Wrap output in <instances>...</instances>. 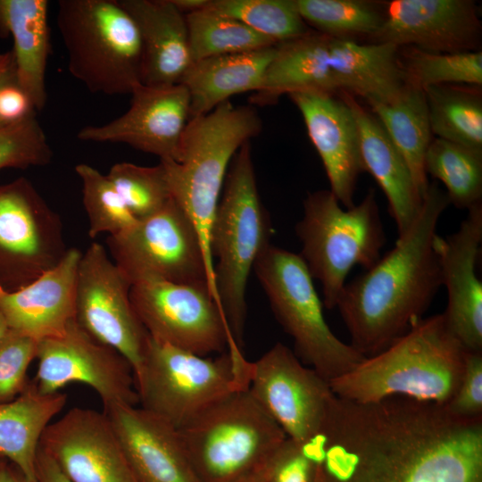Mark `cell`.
Instances as JSON below:
<instances>
[{
  "label": "cell",
  "mask_w": 482,
  "mask_h": 482,
  "mask_svg": "<svg viewBox=\"0 0 482 482\" xmlns=\"http://www.w3.org/2000/svg\"><path fill=\"white\" fill-rule=\"evenodd\" d=\"M306 24L330 37L367 41L383 20L382 3L366 0H295Z\"/></svg>",
  "instance_id": "35"
},
{
  "label": "cell",
  "mask_w": 482,
  "mask_h": 482,
  "mask_svg": "<svg viewBox=\"0 0 482 482\" xmlns=\"http://www.w3.org/2000/svg\"><path fill=\"white\" fill-rule=\"evenodd\" d=\"M135 21L142 43L141 83L179 84L193 63L186 16L171 0H118Z\"/></svg>",
  "instance_id": "24"
},
{
  "label": "cell",
  "mask_w": 482,
  "mask_h": 482,
  "mask_svg": "<svg viewBox=\"0 0 482 482\" xmlns=\"http://www.w3.org/2000/svg\"><path fill=\"white\" fill-rule=\"evenodd\" d=\"M449 204L445 191L429 184L419 216L395 247L345 285L337 308L350 345L363 356L380 353L406 334L442 286L434 239Z\"/></svg>",
  "instance_id": "2"
},
{
  "label": "cell",
  "mask_w": 482,
  "mask_h": 482,
  "mask_svg": "<svg viewBox=\"0 0 482 482\" xmlns=\"http://www.w3.org/2000/svg\"><path fill=\"white\" fill-rule=\"evenodd\" d=\"M36 108L17 79L0 87V129L36 115Z\"/></svg>",
  "instance_id": "44"
},
{
  "label": "cell",
  "mask_w": 482,
  "mask_h": 482,
  "mask_svg": "<svg viewBox=\"0 0 482 482\" xmlns=\"http://www.w3.org/2000/svg\"><path fill=\"white\" fill-rule=\"evenodd\" d=\"M130 95V105L124 114L103 125L82 128L78 138L122 143L160 160L174 159L190 120L187 88L182 84L151 87L140 83Z\"/></svg>",
  "instance_id": "19"
},
{
  "label": "cell",
  "mask_w": 482,
  "mask_h": 482,
  "mask_svg": "<svg viewBox=\"0 0 482 482\" xmlns=\"http://www.w3.org/2000/svg\"><path fill=\"white\" fill-rule=\"evenodd\" d=\"M271 311L295 345V354L328 382L357 367L366 357L330 329L320 300L300 254L267 245L253 269Z\"/></svg>",
  "instance_id": "10"
},
{
  "label": "cell",
  "mask_w": 482,
  "mask_h": 482,
  "mask_svg": "<svg viewBox=\"0 0 482 482\" xmlns=\"http://www.w3.org/2000/svg\"><path fill=\"white\" fill-rule=\"evenodd\" d=\"M104 410L138 482H199L178 428L139 405Z\"/></svg>",
  "instance_id": "22"
},
{
  "label": "cell",
  "mask_w": 482,
  "mask_h": 482,
  "mask_svg": "<svg viewBox=\"0 0 482 482\" xmlns=\"http://www.w3.org/2000/svg\"><path fill=\"white\" fill-rule=\"evenodd\" d=\"M370 108L405 160L424 199L429 187L424 160L433 139L424 90L406 84L394 101Z\"/></svg>",
  "instance_id": "31"
},
{
  "label": "cell",
  "mask_w": 482,
  "mask_h": 482,
  "mask_svg": "<svg viewBox=\"0 0 482 482\" xmlns=\"http://www.w3.org/2000/svg\"><path fill=\"white\" fill-rule=\"evenodd\" d=\"M46 0H0V35L13 39L18 84L37 111L46 104V71L50 54Z\"/></svg>",
  "instance_id": "28"
},
{
  "label": "cell",
  "mask_w": 482,
  "mask_h": 482,
  "mask_svg": "<svg viewBox=\"0 0 482 482\" xmlns=\"http://www.w3.org/2000/svg\"><path fill=\"white\" fill-rule=\"evenodd\" d=\"M16 70L12 52L11 58L0 68V87L13 79H16ZM2 129V128H1Z\"/></svg>",
  "instance_id": "48"
},
{
  "label": "cell",
  "mask_w": 482,
  "mask_h": 482,
  "mask_svg": "<svg viewBox=\"0 0 482 482\" xmlns=\"http://www.w3.org/2000/svg\"><path fill=\"white\" fill-rule=\"evenodd\" d=\"M252 106L227 101L188 120L174 159L160 160L171 197L194 224L204 250L208 284L219 303L210 235L229 165L242 145L260 133Z\"/></svg>",
  "instance_id": "4"
},
{
  "label": "cell",
  "mask_w": 482,
  "mask_h": 482,
  "mask_svg": "<svg viewBox=\"0 0 482 482\" xmlns=\"http://www.w3.org/2000/svg\"><path fill=\"white\" fill-rule=\"evenodd\" d=\"M69 248L62 223L33 184H0V287L17 290L57 265Z\"/></svg>",
  "instance_id": "12"
},
{
  "label": "cell",
  "mask_w": 482,
  "mask_h": 482,
  "mask_svg": "<svg viewBox=\"0 0 482 482\" xmlns=\"http://www.w3.org/2000/svg\"><path fill=\"white\" fill-rule=\"evenodd\" d=\"M66 403V394H42L29 380L15 399L0 403V458L37 481L36 461L42 435Z\"/></svg>",
  "instance_id": "30"
},
{
  "label": "cell",
  "mask_w": 482,
  "mask_h": 482,
  "mask_svg": "<svg viewBox=\"0 0 482 482\" xmlns=\"http://www.w3.org/2000/svg\"><path fill=\"white\" fill-rule=\"evenodd\" d=\"M12 51L0 54V68L11 58Z\"/></svg>",
  "instance_id": "51"
},
{
  "label": "cell",
  "mask_w": 482,
  "mask_h": 482,
  "mask_svg": "<svg viewBox=\"0 0 482 482\" xmlns=\"http://www.w3.org/2000/svg\"><path fill=\"white\" fill-rule=\"evenodd\" d=\"M399 62L406 84L421 89L446 84L482 86L480 50L441 54L401 46Z\"/></svg>",
  "instance_id": "36"
},
{
  "label": "cell",
  "mask_w": 482,
  "mask_h": 482,
  "mask_svg": "<svg viewBox=\"0 0 482 482\" xmlns=\"http://www.w3.org/2000/svg\"><path fill=\"white\" fill-rule=\"evenodd\" d=\"M467 352L439 313L329 385L337 396L358 403L402 396L445 406L460 385Z\"/></svg>",
  "instance_id": "3"
},
{
  "label": "cell",
  "mask_w": 482,
  "mask_h": 482,
  "mask_svg": "<svg viewBox=\"0 0 482 482\" xmlns=\"http://www.w3.org/2000/svg\"><path fill=\"white\" fill-rule=\"evenodd\" d=\"M288 96L300 111L320 157L329 190L343 207L353 206L358 178L364 170L358 126L351 108L338 95L298 92Z\"/></svg>",
  "instance_id": "21"
},
{
  "label": "cell",
  "mask_w": 482,
  "mask_h": 482,
  "mask_svg": "<svg viewBox=\"0 0 482 482\" xmlns=\"http://www.w3.org/2000/svg\"><path fill=\"white\" fill-rule=\"evenodd\" d=\"M338 96L354 115L363 170L374 178L386 197L400 237L416 220L423 203L411 172L374 114L354 96L345 92H340Z\"/></svg>",
  "instance_id": "25"
},
{
  "label": "cell",
  "mask_w": 482,
  "mask_h": 482,
  "mask_svg": "<svg viewBox=\"0 0 482 482\" xmlns=\"http://www.w3.org/2000/svg\"><path fill=\"white\" fill-rule=\"evenodd\" d=\"M106 176L138 220L158 212L172 198L161 162L152 167L118 162Z\"/></svg>",
  "instance_id": "39"
},
{
  "label": "cell",
  "mask_w": 482,
  "mask_h": 482,
  "mask_svg": "<svg viewBox=\"0 0 482 482\" xmlns=\"http://www.w3.org/2000/svg\"><path fill=\"white\" fill-rule=\"evenodd\" d=\"M331 69L340 92L358 96L371 107L394 101L406 86L399 46L359 43L329 37Z\"/></svg>",
  "instance_id": "27"
},
{
  "label": "cell",
  "mask_w": 482,
  "mask_h": 482,
  "mask_svg": "<svg viewBox=\"0 0 482 482\" xmlns=\"http://www.w3.org/2000/svg\"><path fill=\"white\" fill-rule=\"evenodd\" d=\"M52 158L53 151L36 115L0 129V170L45 166Z\"/></svg>",
  "instance_id": "40"
},
{
  "label": "cell",
  "mask_w": 482,
  "mask_h": 482,
  "mask_svg": "<svg viewBox=\"0 0 482 482\" xmlns=\"http://www.w3.org/2000/svg\"><path fill=\"white\" fill-rule=\"evenodd\" d=\"M9 328L7 326V323L0 312V340L8 333Z\"/></svg>",
  "instance_id": "49"
},
{
  "label": "cell",
  "mask_w": 482,
  "mask_h": 482,
  "mask_svg": "<svg viewBox=\"0 0 482 482\" xmlns=\"http://www.w3.org/2000/svg\"><path fill=\"white\" fill-rule=\"evenodd\" d=\"M240 482H264L263 470L261 473Z\"/></svg>",
  "instance_id": "50"
},
{
  "label": "cell",
  "mask_w": 482,
  "mask_h": 482,
  "mask_svg": "<svg viewBox=\"0 0 482 482\" xmlns=\"http://www.w3.org/2000/svg\"><path fill=\"white\" fill-rule=\"evenodd\" d=\"M37 370L33 381L42 394H54L71 383L90 386L104 407L138 405L130 363L119 352L103 345L75 320L63 335L37 342Z\"/></svg>",
  "instance_id": "16"
},
{
  "label": "cell",
  "mask_w": 482,
  "mask_h": 482,
  "mask_svg": "<svg viewBox=\"0 0 482 482\" xmlns=\"http://www.w3.org/2000/svg\"><path fill=\"white\" fill-rule=\"evenodd\" d=\"M249 389L286 436L299 444L320 434L335 395L327 379L281 343L251 362Z\"/></svg>",
  "instance_id": "15"
},
{
  "label": "cell",
  "mask_w": 482,
  "mask_h": 482,
  "mask_svg": "<svg viewBox=\"0 0 482 482\" xmlns=\"http://www.w3.org/2000/svg\"><path fill=\"white\" fill-rule=\"evenodd\" d=\"M210 235L220 306L241 349L247 314L245 291L253 265L269 245L271 225L258 193L251 145L236 153L227 173Z\"/></svg>",
  "instance_id": "5"
},
{
  "label": "cell",
  "mask_w": 482,
  "mask_h": 482,
  "mask_svg": "<svg viewBox=\"0 0 482 482\" xmlns=\"http://www.w3.org/2000/svg\"><path fill=\"white\" fill-rule=\"evenodd\" d=\"M81 254L69 248L57 265L26 286L14 291L0 287V312L10 330L37 342L63 335L75 320Z\"/></svg>",
  "instance_id": "23"
},
{
  "label": "cell",
  "mask_w": 482,
  "mask_h": 482,
  "mask_svg": "<svg viewBox=\"0 0 482 482\" xmlns=\"http://www.w3.org/2000/svg\"><path fill=\"white\" fill-rule=\"evenodd\" d=\"M320 453L315 443L286 438L263 470L264 482H313Z\"/></svg>",
  "instance_id": "42"
},
{
  "label": "cell",
  "mask_w": 482,
  "mask_h": 482,
  "mask_svg": "<svg viewBox=\"0 0 482 482\" xmlns=\"http://www.w3.org/2000/svg\"><path fill=\"white\" fill-rule=\"evenodd\" d=\"M276 46L193 62L179 82L189 95L190 119L210 112L235 95L255 92Z\"/></svg>",
  "instance_id": "29"
},
{
  "label": "cell",
  "mask_w": 482,
  "mask_h": 482,
  "mask_svg": "<svg viewBox=\"0 0 482 482\" xmlns=\"http://www.w3.org/2000/svg\"><path fill=\"white\" fill-rule=\"evenodd\" d=\"M251 362L235 343L209 358L162 343L148 335L134 375L138 405L176 428L229 395L249 386Z\"/></svg>",
  "instance_id": "7"
},
{
  "label": "cell",
  "mask_w": 482,
  "mask_h": 482,
  "mask_svg": "<svg viewBox=\"0 0 482 482\" xmlns=\"http://www.w3.org/2000/svg\"><path fill=\"white\" fill-rule=\"evenodd\" d=\"M303 206L295 225L300 256L312 278L321 284L323 305L333 309L352 269L360 265L369 270L381 257L386 238L375 191L345 208L329 189L317 190L308 194Z\"/></svg>",
  "instance_id": "8"
},
{
  "label": "cell",
  "mask_w": 482,
  "mask_h": 482,
  "mask_svg": "<svg viewBox=\"0 0 482 482\" xmlns=\"http://www.w3.org/2000/svg\"><path fill=\"white\" fill-rule=\"evenodd\" d=\"M185 15L204 9L209 0H171Z\"/></svg>",
  "instance_id": "47"
},
{
  "label": "cell",
  "mask_w": 482,
  "mask_h": 482,
  "mask_svg": "<svg viewBox=\"0 0 482 482\" xmlns=\"http://www.w3.org/2000/svg\"><path fill=\"white\" fill-rule=\"evenodd\" d=\"M329 37L309 31L276 46L260 87L250 102L255 105L276 104L284 94L317 92L339 94L329 59Z\"/></svg>",
  "instance_id": "26"
},
{
  "label": "cell",
  "mask_w": 482,
  "mask_h": 482,
  "mask_svg": "<svg viewBox=\"0 0 482 482\" xmlns=\"http://www.w3.org/2000/svg\"><path fill=\"white\" fill-rule=\"evenodd\" d=\"M75 171L82 185V201L91 238L102 233L118 235L138 221L106 175L86 163L78 164Z\"/></svg>",
  "instance_id": "38"
},
{
  "label": "cell",
  "mask_w": 482,
  "mask_h": 482,
  "mask_svg": "<svg viewBox=\"0 0 482 482\" xmlns=\"http://www.w3.org/2000/svg\"><path fill=\"white\" fill-rule=\"evenodd\" d=\"M384 20L368 43H390L424 51H479L482 24L471 0L383 1Z\"/></svg>",
  "instance_id": "18"
},
{
  "label": "cell",
  "mask_w": 482,
  "mask_h": 482,
  "mask_svg": "<svg viewBox=\"0 0 482 482\" xmlns=\"http://www.w3.org/2000/svg\"><path fill=\"white\" fill-rule=\"evenodd\" d=\"M199 482H240L261 473L287 438L249 386L178 429Z\"/></svg>",
  "instance_id": "6"
},
{
  "label": "cell",
  "mask_w": 482,
  "mask_h": 482,
  "mask_svg": "<svg viewBox=\"0 0 482 482\" xmlns=\"http://www.w3.org/2000/svg\"><path fill=\"white\" fill-rule=\"evenodd\" d=\"M129 297L147 334L157 341L202 356L223 353L234 342L207 283L143 281L131 286Z\"/></svg>",
  "instance_id": "13"
},
{
  "label": "cell",
  "mask_w": 482,
  "mask_h": 482,
  "mask_svg": "<svg viewBox=\"0 0 482 482\" xmlns=\"http://www.w3.org/2000/svg\"><path fill=\"white\" fill-rule=\"evenodd\" d=\"M423 90L432 135L482 152L481 87L446 84Z\"/></svg>",
  "instance_id": "32"
},
{
  "label": "cell",
  "mask_w": 482,
  "mask_h": 482,
  "mask_svg": "<svg viewBox=\"0 0 482 482\" xmlns=\"http://www.w3.org/2000/svg\"><path fill=\"white\" fill-rule=\"evenodd\" d=\"M482 241V203L468 210L454 233L436 234L442 286L447 292L443 312L452 333L468 352H482V283L476 271Z\"/></svg>",
  "instance_id": "20"
},
{
  "label": "cell",
  "mask_w": 482,
  "mask_h": 482,
  "mask_svg": "<svg viewBox=\"0 0 482 482\" xmlns=\"http://www.w3.org/2000/svg\"><path fill=\"white\" fill-rule=\"evenodd\" d=\"M56 21L68 70L90 92L130 94L141 83L140 35L117 0H61Z\"/></svg>",
  "instance_id": "9"
},
{
  "label": "cell",
  "mask_w": 482,
  "mask_h": 482,
  "mask_svg": "<svg viewBox=\"0 0 482 482\" xmlns=\"http://www.w3.org/2000/svg\"><path fill=\"white\" fill-rule=\"evenodd\" d=\"M0 482H38L33 481L13 463L7 460L0 467Z\"/></svg>",
  "instance_id": "46"
},
{
  "label": "cell",
  "mask_w": 482,
  "mask_h": 482,
  "mask_svg": "<svg viewBox=\"0 0 482 482\" xmlns=\"http://www.w3.org/2000/svg\"><path fill=\"white\" fill-rule=\"evenodd\" d=\"M185 16L193 62L278 45L245 23L207 8Z\"/></svg>",
  "instance_id": "34"
},
{
  "label": "cell",
  "mask_w": 482,
  "mask_h": 482,
  "mask_svg": "<svg viewBox=\"0 0 482 482\" xmlns=\"http://www.w3.org/2000/svg\"><path fill=\"white\" fill-rule=\"evenodd\" d=\"M204 8L236 19L277 44L311 31L295 0H209Z\"/></svg>",
  "instance_id": "37"
},
{
  "label": "cell",
  "mask_w": 482,
  "mask_h": 482,
  "mask_svg": "<svg viewBox=\"0 0 482 482\" xmlns=\"http://www.w3.org/2000/svg\"><path fill=\"white\" fill-rule=\"evenodd\" d=\"M37 350V341L10 329L0 340V403L12 401L25 389Z\"/></svg>",
  "instance_id": "41"
},
{
  "label": "cell",
  "mask_w": 482,
  "mask_h": 482,
  "mask_svg": "<svg viewBox=\"0 0 482 482\" xmlns=\"http://www.w3.org/2000/svg\"><path fill=\"white\" fill-rule=\"evenodd\" d=\"M427 176L441 181L450 204L469 210L482 203V152L433 138L425 155Z\"/></svg>",
  "instance_id": "33"
},
{
  "label": "cell",
  "mask_w": 482,
  "mask_h": 482,
  "mask_svg": "<svg viewBox=\"0 0 482 482\" xmlns=\"http://www.w3.org/2000/svg\"><path fill=\"white\" fill-rule=\"evenodd\" d=\"M36 474L38 482H71L55 461L40 447L37 455Z\"/></svg>",
  "instance_id": "45"
},
{
  "label": "cell",
  "mask_w": 482,
  "mask_h": 482,
  "mask_svg": "<svg viewBox=\"0 0 482 482\" xmlns=\"http://www.w3.org/2000/svg\"><path fill=\"white\" fill-rule=\"evenodd\" d=\"M445 408L460 419H482V352L466 353L460 385Z\"/></svg>",
  "instance_id": "43"
},
{
  "label": "cell",
  "mask_w": 482,
  "mask_h": 482,
  "mask_svg": "<svg viewBox=\"0 0 482 482\" xmlns=\"http://www.w3.org/2000/svg\"><path fill=\"white\" fill-rule=\"evenodd\" d=\"M39 447L71 482H138L104 411L71 408L46 427Z\"/></svg>",
  "instance_id": "17"
},
{
  "label": "cell",
  "mask_w": 482,
  "mask_h": 482,
  "mask_svg": "<svg viewBox=\"0 0 482 482\" xmlns=\"http://www.w3.org/2000/svg\"><path fill=\"white\" fill-rule=\"evenodd\" d=\"M4 461H6V460L3 459V458H0V467L2 466V464L4 463Z\"/></svg>",
  "instance_id": "52"
},
{
  "label": "cell",
  "mask_w": 482,
  "mask_h": 482,
  "mask_svg": "<svg viewBox=\"0 0 482 482\" xmlns=\"http://www.w3.org/2000/svg\"><path fill=\"white\" fill-rule=\"evenodd\" d=\"M106 243L131 286L150 280L208 284L198 233L173 198L128 230L108 236Z\"/></svg>",
  "instance_id": "11"
},
{
  "label": "cell",
  "mask_w": 482,
  "mask_h": 482,
  "mask_svg": "<svg viewBox=\"0 0 482 482\" xmlns=\"http://www.w3.org/2000/svg\"><path fill=\"white\" fill-rule=\"evenodd\" d=\"M316 441L313 482H482V419L434 403L334 395Z\"/></svg>",
  "instance_id": "1"
},
{
  "label": "cell",
  "mask_w": 482,
  "mask_h": 482,
  "mask_svg": "<svg viewBox=\"0 0 482 482\" xmlns=\"http://www.w3.org/2000/svg\"><path fill=\"white\" fill-rule=\"evenodd\" d=\"M130 288L106 249L97 242L90 244L78 267L75 320L94 339L126 358L135 375L148 334L132 306Z\"/></svg>",
  "instance_id": "14"
}]
</instances>
